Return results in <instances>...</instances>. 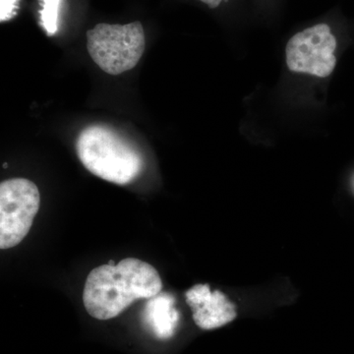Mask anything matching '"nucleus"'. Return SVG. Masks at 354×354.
<instances>
[{"label": "nucleus", "instance_id": "nucleus-1", "mask_svg": "<svg viewBox=\"0 0 354 354\" xmlns=\"http://www.w3.org/2000/svg\"><path fill=\"white\" fill-rule=\"evenodd\" d=\"M162 290V279L152 265L127 258L118 265H102L91 271L84 286L83 302L93 318L109 320L136 300L156 297Z\"/></svg>", "mask_w": 354, "mask_h": 354}, {"label": "nucleus", "instance_id": "nucleus-2", "mask_svg": "<svg viewBox=\"0 0 354 354\" xmlns=\"http://www.w3.org/2000/svg\"><path fill=\"white\" fill-rule=\"evenodd\" d=\"M76 153L84 167L109 183L127 185L143 169L141 153L113 129L92 125L79 134Z\"/></svg>", "mask_w": 354, "mask_h": 354}, {"label": "nucleus", "instance_id": "nucleus-3", "mask_svg": "<svg viewBox=\"0 0 354 354\" xmlns=\"http://www.w3.org/2000/svg\"><path fill=\"white\" fill-rule=\"evenodd\" d=\"M145 46V32L138 21L127 25L101 23L87 32L88 55L100 68L111 75H120L134 68Z\"/></svg>", "mask_w": 354, "mask_h": 354}, {"label": "nucleus", "instance_id": "nucleus-4", "mask_svg": "<svg viewBox=\"0 0 354 354\" xmlns=\"http://www.w3.org/2000/svg\"><path fill=\"white\" fill-rule=\"evenodd\" d=\"M41 205V194L29 179L12 178L0 184V248L15 247L31 230Z\"/></svg>", "mask_w": 354, "mask_h": 354}, {"label": "nucleus", "instance_id": "nucleus-5", "mask_svg": "<svg viewBox=\"0 0 354 354\" xmlns=\"http://www.w3.org/2000/svg\"><path fill=\"white\" fill-rule=\"evenodd\" d=\"M337 39L327 24H318L297 32L286 44V64L290 71L321 77L334 71Z\"/></svg>", "mask_w": 354, "mask_h": 354}, {"label": "nucleus", "instance_id": "nucleus-6", "mask_svg": "<svg viewBox=\"0 0 354 354\" xmlns=\"http://www.w3.org/2000/svg\"><path fill=\"white\" fill-rule=\"evenodd\" d=\"M185 297L193 320L200 329H218L236 318L235 305L221 291H212L208 285L192 286L186 291Z\"/></svg>", "mask_w": 354, "mask_h": 354}, {"label": "nucleus", "instance_id": "nucleus-7", "mask_svg": "<svg viewBox=\"0 0 354 354\" xmlns=\"http://www.w3.org/2000/svg\"><path fill=\"white\" fill-rule=\"evenodd\" d=\"M144 320L158 339H171L179 322L174 297L169 293L160 292L149 298L144 309Z\"/></svg>", "mask_w": 354, "mask_h": 354}, {"label": "nucleus", "instance_id": "nucleus-8", "mask_svg": "<svg viewBox=\"0 0 354 354\" xmlns=\"http://www.w3.org/2000/svg\"><path fill=\"white\" fill-rule=\"evenodd\" d=\"M62 0H43L41 10V25L48 36H53L58 30V13Z\"/></svg>", "mask_w": 354, "mask_h": 354}, {"label": "nucleus", "instance_id": "nucleus-9", "mask_svg": "<svg viewBox=\"0 0 354 354\" xmlns=\"http://www.w3.org/2000/svg\"><path fill=\"white\" fill-rule=\"evenodd\" d=\"M20 0H0V21L6 22L15 17Z\"/></svg>", "mask_w": 354, "mask_h": 354}, {"label": "nucleus", "instance_id": "nucleus-10", "mask_svg": "<svg viewBox=\"0 0 354 354\" xmlns=\"http://www.w3.org/2000/svg\"><path fill=\"white\" fill-rule=\"evenodd\" d=\"M200 1L204 2L205 4H207L211 8H216L221 2L227 1V0H200Z\"/></svg>", "mask_w": 354, "mask_h": 354}]
</instances>
